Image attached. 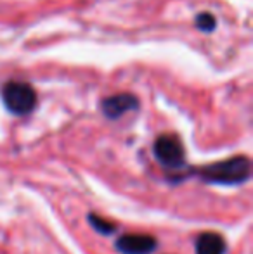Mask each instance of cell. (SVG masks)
Masks as SVG:
<instances>
[{
	"mask_svg": "<svg viewBox=\"0 0 253 254\" xmlns=\"http://www.w3.org/2000/svg\"><path fill=\"white\" fill-rule=\"evenodd\" d=\"M196 26L203 31H212L213 28H215V19H213L212 14H201V16H198V19H196Z\"/></svg>",
	"mask_w": 253,
	"mask_h": 254,
	"instance_id": "cell-8",
	"label": "cell"
},
{
	"mask_svg": "<svg viewBox=\"0 0 253 254\" xmlns=\"http://www.w3.org/2000/svg\"><path fill=\"white\" fill-rule=\"evenodd\" d=\"M115 248L122 254H151L158 248V242L146 234H125L118 237Z\"/></svg>",
	"mask_w": 253,
	"mask_h": 254,
	"instance_id": "cell-4",
	"label": "cell"
},
{
	"mask_svg": "<svg viewBox=\"0 0 253 254\" xmlns=\"http://www.w3.org/2000/svg\"><path fill=\"white\" fill-rule=\"evenodd\" d=\"M155 157L160 161V164L169 170H179L186 163V151L177 135L172 133H163L155 140V147H153Z\"/></svg>",
	"mask_w": 253,
	"mask_h": 254,
	"instance_id": "cell-3",
	"label": "cell"
},
{
	"mask_svg": "<svg viewBox=\"0 0 253 254\" xmlns=\"http://www.w3.org/2000/svg\"><path fill=\"white\" fill-rule=\"evenodd\" d=\"M196 254H226L227 244L224 237L215 232H205L196 239Z\"/></svg>",
	"mask_w": 253,
	"mask_h": 254,
	"instance_id": "cell-6",
	"label": "cell"
},
{
	"mask_svg": "<svg viewBox=\"0 0 253 254\" xmlns=\"http://www.w3.org/2000/svg\"><path fill=\"white\" fill-rule=\"evenodd\" d=\"M2 101L12 114L24 116L37 106V92L24 81H9L2 88Z\"/></svg>",
	"mask_w": 253,
	"mask_h": 254,
	"instance_id": "cell-2",
	"label": "cell"
},
{
	"mask_svg": "<svg viewBox=\"0 0 253 254\" xmlns=\"http://www.w3.org/2000/svg\"><path fill=\"white\" fill-rule=\"evenodd\" d=\"M102 113H104L106 118L109 120H116V118L123 116L128 111H134L139 107V101L135 95L132 94H116L111 95V97L104 99L101 104Z\"/></svg>",
	"mask_w": 253,
	"mask_h": 254,
	"instance_id": "cell-5",
	"label": "cell"
},
{
	"mask_svg": "<svg viewBox=\"0 0 253 254\" xmlns=\"http://www.w3.org/2000/svg\"><path fill=\"white\" fill-rule=\"evenodd\" d=\"M198 175L206 184L241 185L250 180L252 163L247 156H234L231 159H224L199 168Z\"/></svg>",
	"mask_w": 253,
	"mask_h": 254,
	"instance_id": "cell-1",
	"label": "cell"
},
{
	"mask_svg": "<svg viewBox=\"0 0 253 254\" xmlns=\"http://www.w3.org/2000/svg\"><path fill=\"white\" fill-rule=\"evenodd\" d=\"M87 220H88V223L92 225V228H94L95 232H99V234H102V235H111V234H115V232H116V225L115 223H111V221L104 220V218L97 216V214H94V213L88 214Z\"/></svg>",
	"mask_w": 253,
	"mask_h": 254,
	"instance_id": "cell-7",
	"label": "cell"
}]
</instances>
